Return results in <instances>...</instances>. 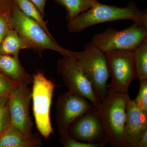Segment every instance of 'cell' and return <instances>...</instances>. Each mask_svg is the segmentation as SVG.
Listing matches in <instances>:
<instances>
[{
	"instance_id": "cell-24",
	"label": "cell",
	"mask_w": 147,
	"mask_h": 147,
	"mask_svg": "<svg viewBox=\"0 0 147 147\" xmlns=\"http://www.w3.org/2000/svg\"><path fill=\"white\" fill-rule=\"evenodd\" d=\"M11 124L8 107L2 117L0 118V137Z\"/></svg>"
},
{
	"instance_id": "cell-3",
	"label": "cell",
	"mask_w": 147,
	"mask_h": 147,
	"mask_svg": "<svg viewBox=\"0 0 147 147\" xmlns=\"http://www.w3.org/2000/svg\"><path fill=\"white\" fill-rule=\"evenodd\" d=\"M70 55L90 82L95 94L101 101L107 93L110 78L105 53L90 42L86 44L83 51H71Z\"/></svg>"
},
{
	"instance_id": "cell-18",
	"label": "cell",
	"mask_w": 147,
	"mask_h": 147,
	"mask_svg": "<svg viewBox=\"0 0 147 147\" xmlns=\"http://www.w3.org/2000/svg\"><path fill=\"white\" fill-rule=\"evenodd\" d=\"M15 4L26 16L31 18L39 24L50 36H53L49 31L47 23L44 21L43 17L39 10L29 0H14Z\"/></svg>"
},
{
	"instance_id": "cell-22",
	"label": "cell",
	"mask_w": 147,
	"mask_h": 147,
	"mask_svg": "<svg viewBox=\"0 0 147 147\" xmlns=\"http://www.w3.org/2000/svg\"><path fill=\"white\" fill-rule=\"evenodd\" d=\"M11 12L0 15V45L9 32L13 29Z\"/></svg>"
},
{
	"instance_id": "cell-26",
	"label": "cell",
	"mask_w": 147,
	"mask_h": 147,
	"mask_svg": "<svg viewBox=\"0 0 147 147\" xmlns=\"http://www.w3.org/2000/svg\"><path fill=\"white\" fill-rule=\"evenodd\" d=\"M8 107V97L2 96L0 99V118L3 116Z\"/></svg>"
},
{
	"instance_id": "cell-15",
	"label": "cell",
	"mask_w": 147,
	"mask_h": 147,
	"mask_svg": "<svg viewBox=\"0 0 147 147\" xmlns=\"http://www.w3.org/2000/svg\"><path fill=\"white\" fill-rule=\"evenodd\" d=\"M30 48L29 43L15 30L11 29L0 45V55H10L18 57L21 50Z\"/></svg>"
},
{
	"instance_id": "cell-1",
	"label": "cell",
	"mask_w": 147,
	"mask_h": 147,
	"mask_svg": "<svg viewBox=\"0 0 147 147\" xmlns=\"http://www.w3.org/2000/svg\"><path fill=\"white\" fill-rule=\"evenodd\" d=\"M123 20L147 26V9H139L133 1L129 2L124 7L105 5L99 2L67 22V29L71 32H79L98 24Z\"/></svg>"
},
{
	"instance_id": "cell-25",
	"label": "cell",
	"mask_w": 147,
	"mask_h": 147,
	"mask_svg": "<svg viewBox=\"0 0 147 147\" xmlns=\"http://www.w3.org/2000/svg\"><path fill=\"white\" fill-rule=\"evenodd\" d=\"M38 9L42 16L44 17L45 15V8L47 0H29Z\"/></svg>"
},
{
	"instance_id": "cell-21",
	"label": "cell",
	"mask_w": 147,
	"mask_h": 147,
	"mask_svg": "<svg viewBox=\"0 0 147 147\" xmlns=\"http://www.w3.org/2000/svg\"><path fill=\"white\" fill-rule=\"evenodd\" d=\"M19 85L0 72V97H9L12 91Z\"/></svg>"
},
{
	"instance_id": "cell-16",
	"label": "cell",
	"mask_w": 147,
	"mask_h": 147,
	"mask_svg": "<svg viewBox=\"0 0 147 147\" xmlns=\"http://www.w3.org/2000/svg\"><path fill=\"white\" fill-rule=\"evenodd\" d=\"M57 3L64 7L67 12V22L86 11L100 0H55Z\"/></svg>"
},
{
	"instance_id": "cell-12",
	"label": "cell",
	"mask_w": 147,
	"mask_h": 147,
	"mask_svg": "<svg viewBox=\"0 0 147 147\" xmlns=\"http://www.w3.org/2000/svg\"><path fill=\"white\" fill-rule=\"evenodd\" d=\"M147 130V113L139 109L134 100L128 98L124 135L127 147H135L142 134Z\"/></svg>"
},
{
	"instance_id": "cell-19",
	"label": "cell",
	"mask_w": 147,
	"mask_h": 147,
	"mask_svg": "<svg viewBox=\"0 0 147 147\" xmlns=\"http://www.w3.org/2000/svg\"><path fill=\"white\" fill-rule=\"evenodd\" d=\"M59 133L60 142L65 147H103L108 143L103 142L98 143H90L82 142L71 137L67 132Z\"/></svg>"
},
{
	"instance_id": "cell-9",
	"label": "cell",
	"mask_w": 147,
	"mask_h": 147,
	"mask_svg": "<svg viewBox=\"0 0 147 147\" xmlns=\"http://www.w3.org/2000/svg\"><path fill=\"white\" fill-rule=\"evenodd\" d=\"M56 108L59 133L67 132L71 124L79 117L97 109L85 97L69 91L59 96Z\"/></svg>"
},
{
	"instance_id": "cell-4",
	"label": "cell",
	"mask_w": 147,
	"mask_h": 147,
	"mask_svg": "<svg viewBox=\"0 0 147 147\" xmlns=\"http://www.w3.org/2000/svg\"><path fill=\"white\" fill-rule=\"evenodd\" d=\"M13 29L29 43L30 48L40 53L51 50L63 56H69L71 51L60 45L34 20L24 14L15 4L11 12Z\"/></svg>"
},
{
	"instance_id": "cell-20",
	"label": "cell",
	"mask_w": 147,
	"mask_h": 147,
	"mask_svg": "<svg viewBox=\"0 0 147 147\" xmlns=\"http://www.w3.org/2000/svg\"><path fill=\"white\" fill-rule=\"evenodd\" d=\"M139 82V92L134 100L139 109L147 113V79Z\"/></svg>"
},
{
	"instance_id": "cell-23",
	"label": "cell",
	"mask_w": 147,
	"mask_h": 147,
	"mask_svg": "<svg viewBox=\"0 0 147 147\" xmlns=\"http://www.w3.org/2000/svg\"><path fill=\"white\" fill-rule=\"evenodd\" d=\"M15 5L14 0H0V15L11 13Z\"/></svg>"
},
{
	"instance_id": "cell-8",
	"label": "cell",
	"mask_w": 147,
	"mask_h": 147,
	"mask_svg": "<svg viewBox=\"0 0 147 147\" xmlns=\"http://www.w3.org/2000/svg\"><path fill=\"white\" fill-rule=\"evenodd\" d=\"M70 54L63 56L58 61V72L68 91L85 97L97 108L101 101L95 94L90 82Z\"/></svg>"
},
{
	"instance_id": "cell-10",
	"label": "cell",
	"mask_w": 147,
	"mask_h": 147,
	"mask_svg": "<svg viewBox=\"0 0 147 147\" xmlns=\"http://www.w3.org/2000/svg\"><path fill=\"white\" fill-rule=\"evenodd\" d=\"M32 90L28 86L19 85L12 91L8 97V109L11 124L29 137L32 134V122L30 115Z\"/></svg>"
},
{
	"instance_id": "cell-6",
	"label": "cell",
	"mask_w": 147,
	"mask_h": 147,
	"mask_svg": "<svg viewBox=\"0 0 147 147\" xmlns=\"http://www.w3.org/2000/svg\"><path fill=\"white\" fill-rule=\"evenodd\" d=\"M147 38V26L134 24L121 30L109 27L101 32L95 34L91 42L99 50H133Z\"/></svg>"
},
{
	"instance_id": "cell-13",
	"label": "cell",
	"mask_w": 147,
	"mask_h": 147,
	"mask_svg": "<svg viewBox=\"0 0 147 147\" xmlns=\"http://www.w3.org/2000/svg\"><path fill=\"white\" fill-rule=\"evenodd\" d=\"M0 72L20 85L29 86L32 83V76L24 69L18 57L0 55Z\"/></svg>"
},
{
	"instance_id": "cell-28",
	"label": "cell",
	"mask_w": 147,
	"mask_h": 147,
	"mask_svg": "<svg viewBox=\"0 0 147 147\" xmlns=\"http://www.w3.org/2000/svg\"><path fill=\"white\" fill-rule=\"evenodd\" d=\"M1 97H2V96H1V97H0V99H1Z\"/></svg>"
},
{
	"instance_id": "cell-11",
	"label": "cell",
	"mask_w": 147,
	"mask_h": 147,
	"mask_svg": "<svg viewBox=\"0 0 147 147\" xmlns=\"http://www.w3.org/2000/svg\"><path fill=\"white\" fill-rule=\"evenodd\" d=\"M67 132L72 138L82 142H107L105 130L97 109L79 117L71 124Z\"/></svg>"
},
{
	"instance_id": "cell-7",
	"label": "cell",
	"mask_w": 147,
	"mask_h": 147,
	"mask_svg": "<svg viewBox=\"0 0 147 147\" xmlns=\"http://www.w3.org/2000/svg\"><path fill=\"white\" fill-rule=\"evenodd\" d=\"M111 82L110 90L128 93L132 81L137 78L133 50H117L105 52Z\"/></svg>"
},
{
	"instance_id": "cell-5",
	"label": "cell",
	"mask_w": 147,
	"mask_h": 147,
	"mask_svg": "<svg viewBox=\"0 0 147 147\" xmlns=\"http://www.w3.org/2000/svg\"><path fill=\"white\" fill-rule=\"evenodd\" d=\"M32 100L35 121L38 130L45 138L54 131L50 119V110L55 85L40 71L32 76Z\"/></svg>"
},
{
	"instance_id": "cell-27",
	"label": "cell",
	"mask_w": 147,
	"mask_h": 147,
	"mask_svg": "<svg viewBox=\"0 0 147 147\" xmlns=\"http://www.w3.org/2000/svg\"><path fill=\"white\" fill-rule=\"evenodd\" d=\"M147 147V130L145 131L136 144L135 147Z\"/></svg>"
},
{
	"instance_id": "cell-17",
	"label": "cell",
	"mask_w": 147,
	"mask_h": 147,
	"mask_svg": "<svg viewBox=\"0 0 147 147\" xmlns=\"http://www.w3.org/2000/svg\"><path fill=\"white\" fill-rule=\"evenodd\" d=\"M133 60L139 82L147 79V38L133 50Z\"/></svg>"
},
{
	"instance_id": "cell-14",
	"label": "cell",
	"mask_w": 147,
	"mask_h": 147,
	"mask_svg": "<svg viewBox=\"0 0 147 147\" xmlns=\"http://www.w3.org/2000/svg\"><path fill=\"white\" fill-rule=\"evenodd\" d=\"M41 144L36 136L29 137L11 124L0 137V147H35Z\"/></svg>"
},
{
	"instance_id": "cell-2",
	"label": "cell",
	"mask_w": 147,
	"mask_h": 147,
	"mask_svg": "<svg viewBox=\"0 0 147 147\" xmlns=\"http://www.w3.org/2000/svg\"><path fill=\"white\" fill-rule=\"evenodd\" d=\"M128 93L118 92L108 88L97 108L108 144L113 147H127L124 130Z\"/></svg>"
}]
</instances>
